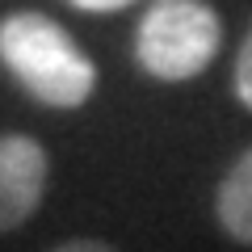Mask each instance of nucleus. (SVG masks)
Instances as JSON below:
<instances>
[{"instance_id": "nucleus-1", "label": "nucleus", "mask_w": 252, "mask_h": 252, "mask_svg": "<svg viewBox=\"0 0 252 252\" xmlns=\"http://www.w3.org/2000/svg\"><path fill=\"white\" fill-rule=\"evenodd\" d=\"M0 63L9 76L51 109H80L97 93V63L55 17L34 9L0 21Z\"/></svg>"}, {"instance_id": "nucleus-2", "label": "nucleus", "mask_w": 252, "mask_h": 252, "mask_svg": "<svg viewBox=\"0 0 252 252\" xmlns=\"http://www.w3.org/2000/svg\"><path fill=\"white\" fill-rule=\"evenodd\" d=\"M223 46V17L206 0H152L135 34V59L147 76L181 84L202 76Z\"/></svg>"}, {"instance_id": "nucleus-3", "label": "nucleus", "mask_w": 252, "mask_h": 252, "mask_svg": "<svg viewBox=\"0 0 252 252\" xmlns=\"http://www.w3.org/2000/svg\"><path fill=\"white\" fill-rule=\"evenodd\" d=\"M51 185V156L34 135H0V235L34 219Z\"/></svg>"}, {"instance_id": "nucleus-4", "label": "nucleus", "mask_w": 252, "mask_h": 252, "mask_svg": "<svg viewBox=\"0 0 252 252\" xmlns=\"http://www.w3.org/2000/svg\"><path fill=\"white\" fill-rule=\"evenodd\" d=\"M215 215L235 244L252 248V147L227 168L215 193Z\"/></svg>"}, {"instance_id": "nucleus-5", "label": "nucleus", "mask_w": 252, "mask_h": 252, "mask_svg": "<svg viewBox=\"0 0 252 252\" xmlns=\"http://www.w3.org/2000/svg\"><path fill=\"white\" fill-rule=\"evenodd\" d=\"M231 80H235V97H240V105L252 114V26H248V34H244L240 51H235V72H231Z\"/></svg>"}, {"instance_id": "nucleus-6", "label": "nucleus", "mask_w": 252, "mask_h": 252, "mask_svg": "<svg viewBox=\"0 0 252 252\" xmlns=\"http://www.w3.org/2000/svg\"><path fill=\"white\" fill-rule=\"evenodd\" d=\"M51 252H118V248L109 240H97V235H76V240H63Z\"/></svg>"}, {"instance_id": "nucleus-7", "label": "nucleus", "mask_w": 252, "mask_h": 252, "mask_svg": "<svg viewBox=\"0 0 252 252\" xmlns=\"http://www.w3.org/2000/svg\"><path fill=\"white\" fill-rule=\"evenodd\" d=\"M67 4L80 13H118V9H130L135 0H67Z\"/></svg>"}]
</instances>
